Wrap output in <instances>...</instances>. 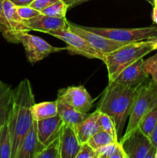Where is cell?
<instances>
[{
    "label": "cell",
    "mask_w": 157,
    "mask_h": 158,
    "mask_svg": "<svg viewBox=\"0 0 157 158\" xmlns=\"http://www.w3.org/2000/svg\"><path fill=\"white\" fill-rule=\"evenodd\" d=\"M13 89L0 80V127L9 120L12 106Z\"/></svg>",
    "instance_id": "d6986e66"
},
{
    "label": "cell",
    "mask_w": 157,
    "mask_h": 158,
    "mask_svg": "<svg viewBox=\"0 0 157 158\" xmlns=\"http://www.w3.org/2000/svg\"><path fill=\"white\" fill-rule=\"evenodd\" d=\"M3 1L4 0H0V32L3 35V37L9 43H18V40L14 35L13 32L6 20V16H5L4 12H3Z\"/></svg>",
    "instance_id": "d4e9b609"
},
{
    "label": "cell",
    "mask_w": 157,
    "mask_h": 158,
    "mask_svg": "<svg viewBox=\"0 0 157 158\" xmlns=\"http://www.w3.org/2000/svg\"><path fill=\"white\" fill-rule=\"evenodd\" d=\"M144 69L146 73L152 77V80L157 86V53L144 60Z\"/></svg>",
    "instance_id": "f1b7e54d"
},
{
    "label": "cell",
    "mask_w": 157,
    "mask_h": 158,
    "mask_svg": "<svg viewBox=\"0 0 157 158\" xmlns=\"http://www.w3.org/2000/svg\"><path fill=\"white\" fill-rule=\"evenodd\" d=\"M24 21L25 24L31 30L46 32L48 34L53 31L66 29L68 27V19L66 17L56 18V17L43 15L42 13L33 18Z\"/></svg>",
    "instance_id": "4fadbf2b"
},
{
    "label": "cell",
    "mask_w": 157,
    "mask_h": 158,
    "mask_svg": "<svg viewBox=\"0 0 157 158\" xmlns=\"http://www.w3.org/2000/svg\"><path fill=\"white\" fill-rule=\"evenodd\" d=\"M57 114L58 103L56 100L35 103L32 107V117L36 121L54 117Z\"/></svg>",
    "instance_id": "ffe728a7"
},
{
    "label": "cell",
    "mask_w": 157,
    "mask_h": 158,
    "mask_svg": "<svg viewBox=\"0 0 157 158\" xmlns=\"http://www.w3.org/2000/svg\"><path fill=\"white\" fill-rule=\"evenodd\" d=\"M149 139H150L152 145L156 148L157 147V122L155 127H154L153 131H152V134H151V135L149 136Z\"/></svg>",
    "instance_id": "836d02e7"
},
{
    "label": "cell",
    "mask_w": 157,
    "mask_h": 158,
    "mask_svg": "<svg viewBox=\"0 0 157 158\" xmlns=\"http://www.w3.org/2000/svg\"><path fill=\"white\" fill-rule=\"evenodd\" d=\"M99 122L100 127H101L103 131H105L107 133H109L115 140L119 141V137L118 135H117V131L116 129H115V123H114L113 120H112V119L109 116L100 112Z\"/></svg>",
    "instance_id": "83f0119b"
},
{
    "label": "cell",
    "mask_w": 157,
    "mask_h": 158,
    "mask_svg": "<svg viewBox=\"0 0 157 158\" xmlns=\"http://www.w3.org/2000/svg\"><path fill=\"white\" fill-rule=\"evenodd\" d=\"M99 115L100 111L96 109L93 113L89 114L86 120L74 127L81 144L86 143L89 139L97 132L103 131L99 122Z\"/></svg>",
    "instance_id": "e0dca14e"
},
{
    "label": "cell",
    "mask_w": 157,
    "mask_h": 158,
    "mask_svg": "<svg viewBox=\"0 0 157 158\" xmlns=\"http://www.w3.org/2000/svg\"><path fill=\"white\" fill-rule=\"evenodd\" d=\"M0 158H12V141L8 121L0 127Z\"/></svg>",
    "instance_id": "7402d4cb"
},
{
    "label": "cell",
    "mask_w": 157,
    "mask_h": 158,
    "mask_svg": "<svg viewBox=\"0 0 157 158\" xmlns=\"http://www.w3.org/2000/svg\"><path fill=\"white\" fill-rule=\"evenodd\" d=\"M57 101L62 102L82 113H88L92 108L93 100L83 86H68L60 89Z\"/></svg>",
    "instance_id": "ba28073f"
},
{
    "label": "cell",
    "mask_w": 157,
    "mask_h": 158,
    "mask_svg": "<svg viewBox=\"0 0 157 158\" xmlns=\"http://www.w3.org/2000/svg\"><path fill=\"white\" fill-rule=\"evenodd\" d=\"M155 154H156V148L152 146L149 151L148 152L147 155H146V158H155Z\"/></svg>",
    "instance_id": "e575fe53"
},
{
    "label": "cell",
    "mask_w": 157,
    "mask_h": 158,
    "mask_svg": "<svg viewBox=\"0 0 157 158\" xmlns=\"http://www.w3.org/2000/svg\"><path fill=\"white\" fill-rule=\"evenodd\" d=\"M138 89H132L115 82H111L102 96L97 110L112 119L118 137L122 135L126 120L129 117Z\"/></svg>",
    "instance_id": "7a4b0ae2"
},
{
    "label": "cell",
    "mask_w": 157,
    "mask_h": 158,
    "mask_svg": "<svg viewBox=\"0 0 157 158\" xmlns=\"http://www.w3.org/2000/svg\"><path fill=\"white\" fill-rule=\"evenodd\" d=\"M149 40L152 43V46L153 47L154 50H157V37H153V38L149 39Z\"/></svg>",
    "instance_id": "8d00e7d4"
},
{
    "label": "cell",
    "mask_w": 157,
    "mask_h": 158,
    "mask_svg": "<svg viewBox=\"0 0 157 158\" xmlns=\"http://www.w3.org/2000/svg\"><path fill=\"white\" fill-rule=\"evenodd\" d=\"M119 141L123 146L127 158H146L148 152L153 146L149 137L143 134L139 127Z\"/></svg>",
    "instance_id": "30bf717a"
},
{
    "label": "cell",
    "mask_w": 157,
    "mask_h": 158,
    "mask_svg": "<svg viewBox=\"0 0 157 158\" xmlns=\"http://www.w3.org/2000/svg\"><path fill=\"white\" fill-rule=\"evenodd\" d=\"M16 6H29L35 0H11Z\"/></svg>",
    "instance_id": "d6a6232c"
},
{
    "label": "cell",
    "mask_w": 157,
    "mask_h": 158,
    "mask_svg": "<svg viewBox=\"0 0 157 158\" xmlns=\"http://www.w3.org/2000/svg\"><path fill=\"white\" fill-rule=\"evenodd\" d=\"M95 151L97 158H127L119 141L109 143Z\"/></svg>",
    "instance_id": "44dd1931"
},
{
    "label": "cell",
    "mask_w": 157,
    "mask_h": 158,
    "mask_svg": "<svg viewBox=\"0 0 157 158\" xmlns=\"http://www.w3.org/2000/svg\"><path fill=\"white\" fill-rule=\"evenodd\" d=\"M60 136L49 144L38 154L37 158H61L60 152Z\"/></svg>",
    "instance_id": "4316f807"
},
{
    "label": "cell",
    "mask_w": 157,
    "mask_h": 158,
    "mask_svg": "<svg viewBox=\"0 0 157 158\" xmlns=\"http://www.w3.org/2000/svg\"><path fill=\"white\" fill-rule=\"evenodd\" d=\"M153 12L155 13H157V0H153Z\"/></svg>",
    "instance_id": "f35d334b"
},
{
    "label": "cell",
    "mask_w": 157,
    "mask_h": 158,
    "mask_svg": "<svg viewBox=\"0 0 157 158\" xmlns=\"http://www.w3.org/2000/svg\"><path fill=\"white\" fill-rule=\"evenodd\" d=\"M84 29L107 39L121 43H131L157 37V26L135 29H115L83 26Z\"/></svg>",
    "instance_id": "5b68a950"
},
{
    "label": "cell",
    "mask_w": 157,
    "mask_h": 158,
    "mask_svg": "<svg viewBox=\"0 0 157 158\" xmlns=\"http://www.w3.org/2000/svg\"><path fill=\"white\" fill-rule=\"evenodd\" d=\"M76 158H97L96 151L86 142L81 145Z\"/></svg>",
    "instance_id": "4dcf8cb0"
},
{
    "label": "cell",
    "mask_w": 157,
    "mask_h": 158,
    "mask_svg": "<svg viewBox=\"0 0 157 158\" xmlns=\"http://www.w3.org/2000/svg\"><path fill=\"white\" fill-rule=\"evenodd\" d=\"M157 122V106L149 111L140 121L139 127L147 137L152 134Z\"/></svg>",
    "instance_id": "603a6c76"
},
{
    "label": "cell",
    "mask_w": 157,
    "mask_h": 158,
    "mask_svg": "<svg viewBox=\"0 0 157 158\" xmlns=\"http://www.w3.org/2000/svg\"><path fill=\"white\" fill-rule=\"evenodd\" d=\"M68 26L71 31L84 38L94 49H96L100 53L103 54L105 56L107 54L116 50L119 48L128 44L126 43L117 42L102 36L96 33H94V32L84 29L82 26H78V25L71 23L69 20H68Z\"/></svg>",
    "instance_id": "9c48e42d"
},
{
    "label": "cell",
    "mask_w": 157,
    "mask_h": 158,
    "mask_svg": "<svg viewBox=\"0 0 157 158\" xmlns=\"http://www.w3.org/2000/svg\"><path fill=\"white\" fill-rule=\"evenodd\" d=\"M58 1L59 0H35L29 6L41 12L42 10L45 9L46 8L49 7V6Z\"/></svg>",
    "instance_id": "1f68e13d"
},
{
    "label": "cell",
    "mask_w": 157,
    "mask_h": 158,
    "mask_svg": "<svg viewBox=\"0 0 157 158\" xmlns=\"http://www.w3.org/2000/svg\"><path fill=\"white\" fill-rule=\"evenodd\" d=\"M149 77L144 69V60L141 58L125 68L112 82L132 89H138L147 81Z\"/></svg>",
    "instance_id": "8fae6325"
},
{
    "label": "cell",
    "mask_w": 157,
    "mask_h": 158,
    "mask_svg": "<svg viewBox=\"0 0 157 158\" xmlns=\"http://www.w3.org/2000/svg\"><path fill=\"white\" fill-rule=\"evenodd\" d=\"M16 9L19 16L24 20L29 19L41 14V12L30 6H16Z\"/></svg>",
    "instance_id": "f546056e"
},
{
    "label": "cell",
    "mask_w": 157,
    "mask_h": 158,
    "mask_svg": "<svg viewBox=\"0 0 157 158\" xmlns=\"http://www.w3.org/2000/svg\"><path fill=\"white\" fill-rule=\"evenodd\" d=\"M57 101V100H56ZM58 103V114L60 116L66 125L75 127L77 125L86 120L89 114L82 113L62 102L57 101Z\"/></svg>",
    "instance_id": "ac0fdd59"
},
{
    "label": "cell",
    "mask_w": 157,
    "mask_h": 158,
    "mask_svg": "<svg viewBox=\"0 0 157 158\" xmlns=\"http://www.w3.org/2000/svg\"><path fill=\"white\" fill-rule=\"evenodd\" d=\"M45 146L38 140L36 121L34 120L29 132L23 139L15 158H37Z\"/></svg>",
    "instance_id": "5bb4252c"
},
{
    "label": "cell",
    "mask_w": 157,
    "mask_h": 158,
    "mask_svg": "<svg viewBox=\"0 0 157 158\" xmlns=\"http://www.w3.org/2000/svg\"><path fill=\"white\" fill-rule=\"evenodd\" d=\"M49 34L65 42L67 44V50L72 55H80L86 58L97 59L104 62L106 56L94 49L84 38L71 31L69 26Z\"/></svg>",
    "instance_id": "8992f818"
},
{
    "label": "cell",
    "mask_w": 157,
    "mask_h": 158,
    "mask_svg": "<svg viewBox=\"0 0 157 158\" xmlns=\"http://www.w3.org/2000/svg\"><path fill=\"white\" fill-rule=\"evenodd\" d=\"M36 124L38 140L46 147L61 135L65 123L57 114L49 118L38 120Z\"/></svg>",
    "instance_id": "7c38bea8"
},
{
    "label": "cell",
    "mask_w": 157,
    "mask_h": 158,
    "mask_svg": "<svg viewBox=\"0 0 157 158\" xmlns=\"http://www.w3.org/2000/svg\"><path fill=\"white\" fill-rule=\"evenodd\" d=\"M157 106V86L152 80L143 83L138 89L129 114L126 133L120 140L125 139L139 127L143 117Z\"/></svg>",
    "instance_id": "277c9868"
},
{
    "label": "cell",
    "mask_w": 157,
    "mask_h": 158,
    "mask_svg": "<svg viewBox=\"0 0 157 158\" xmlns=\"http://www.w3.org/2000/svg\"><path fill=\"white\" fill-rule=\"evenodd\" d=\"M118 140H115L109 133H107L105 131H100L92 135L87 143L92 147L93 149L95 151L99 148H103V147L106 146V145L109 144V143H114V142H117Z\"/></svg>",
    "instance_id": "cb8c5ba5"
},
{
    "label": "cell",
    "mask_w": 157,
    "mask_h": 158,
    "mask_svg": "<svg viewBox=\"0 0 157 158\" xmlns=\"http://www.w3.org/2000/svg\"><path fill=\"white\" fill-rule=\"evenodd\" d=\"M20 43L22 44L26 51V58L32 64L43 60L53 52L67 50V48H59L51 46L46 40L40 37L24 32L19 36Z\"/></svg>",
    "instance_id": "52a82bcc"
},
{
    "label": "cell",
    "mask_w": 157,
    "mask_h": 158,
    "mask_svg": "<svg viewBox=\"0 0 157 158\" xmlns=\"http://www.w3.org/2000/svg\"><path fill=\"white\" fill-rule=\"evenodd\" d=\"M88 1H91V0H78V1H76L75 3H74L73 5H72V7H74V6H78V5L83 4V3L86 2H88ZM146 1L149 2H150L152 5L153 4V0H146Z\"/></svg>",
    "instance_id": "d590c367"
},
{
    "label": "cell",
    "mask_w": 157,
    "mask_h": 158,
    "mask_svg": "<svg viewBox=\"0 0 157 158\" xmlns=\"http://www.w3.org/2000/svg\"><path fill=\"white\" fill-rule=\"evenodd\" d=\"M3 12L14 35L18 43H20V35L24 32H29L31 29L25 24L24 19L17 12L16 6L11 0L3 1Z\"/></svg>",
    "instance_id": "2e32d148"
},
{
    "label": "cell",
    "mask_w": 157,
    "mask_h": 158,
    "mask_svg": "<svg viewBox=\"0 0 157 158\" xmlns=\"http://www.w3.org/2000/svg\"><path fill=\"white\" fill-rule=\"evenodd\" d=\"M59 138L61 158H76L82 144L74 128L65 124Z\"/></svg>",
    "instance_id": "9a60e30c"
},
{
    "label": "cell",
    "mask_w": 157,
    "mask_h": 158,
    "mask_svg": "<svg viewBox=\"0 0 157 158\" xmlns=\"http://www.w3.org/2000/svg\"><path fill=\"white\" fill-rule=\"evenodd\" d=\"M62 1L66 3V5H68V6H69V7L70 8V7H72V5H73L75 2L78 1V0H62Z\"/></svg>",
    "instance_id": "74e56055"
},
{
    "label": "cell",
    "mask_w": 157,
    "mask_h": 158,
    "mask_svg": "<svg viewBox=\"0 0 157 158\" xmlns=\"http://www.w3.org/2000/svg\"><path fill=\"white\" fill-rule=\"evenodd\" d=\"M35 103L30 81L25 79L13 89L8 120L12 141V158H15L23 139L33 123L32 107Z\"/></svg>",
    "instance_id": "6da1fadb"
},
{
    "label": "cell",
    "mask_w": 157,
    "mask_h": 158,
    "mask_svg": "<svg viewBox=\"0 0 157 158\" xmlns=\"http://www.w3.org/2000/svg\"><path fill=\"white\" fill-rule=\"evenodd\" d=\"M69 6L66 5L62 0L51 5L49 7L41 11V13L49 16L56 17V18H65L66 16Z\"/></svg>",
    "instance_id": "484cf974"
},
{
    "label": "cell",
    "mask_w": 157,
    "mask_h": 158,
    "mask_svg": "<svg viewBox=\"0 0 157 158\" xmlns=\"http://www.w3.org/2000/svg\"><path fill=\"white\" fill-rule=\"evenodd\" d=\"M153 50L152 43L147 40L128 43L107 54L103 63L107 68L109 83L114 81L125 68Z\"/></svg>",
    "instance_id": "3957f363"
},
{
    "label": "cell",
    "mask_w": 157,
    "mask_h": 158,
    "mask_svg": "<svg viewBox=\"0 0 157 158\" xmlns=\"http://www.w3.org/2000/svg\"><path fill=\"white\" fill-rule=\"evenodd\" d=\"M155 158H157V147H156V154H155Z\"/></svg>",
    "instance_id": "ab89813d"
}]
</instances>
